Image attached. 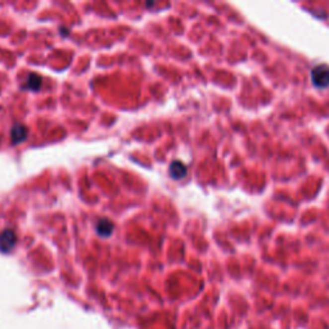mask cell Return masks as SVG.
Masks as SVG:
<instances>
[{"instance_id": "obj_1", "label": "cell", "mask_w": 329, "mask_h": 329, "mask_svg": "<svg viewBox=\"0 0 329 329\" xmlns=\"http://www.w3.org/2000/svg\"><path fill=\"white\" fill-rule=\"evenodd\" d=\"M311 81L317 87L324 89L329 86V66L319 65L311 71Z\"/></svg>"}, {"instance_id": "obj_2", "label": "cell", "mask_w": 329, "mask_h": 329, "mask_svg": "<svg viewBox=\"0 0 329 329\" xmlns=\"http://www.w3.org/2000/svg\"><path fill=\"white\" fill-rule=\"evenodd\" d=\"M16 243L17 237L12 229H5L0 233V252H10Z\"/></svg>"}, {"instance_id": "obj_3", "label": "cell", "mask_w": 329, "mask_h": 329, "mask_svg": "<svg viewBox=\"0 0 329 329\" xmlns=\"http://www.w3.org/2000/svg\"><path fill=\"white\" fill-rule=\"evenodd\" d=\"M28 135V129L26 128L25 125L22 124H16L13 125V128L10 129V140H12V144H19L22 143L23 140H26Z\"/></svg>"}, {"instance_id": "obj_4", "label": "cell", "mask_w": 329, "mask_h": 329, "mask_svg": "<svg viewBox=\"0 0 329 329\" xmlns=\"http://www.w3.org/2000/svg\"><path fill=\"white\" fill-rule=\"evenodd\" d=\"M96 233L99 234L102 238H107V237L111 236L113 233V229H115V225L108 219H100L98 223H96Z\"/></svg>"}, {"instance_id": "obj_5", "label": "cell", "mask_w": 329, "mask_h": 329, "mask_svg": "<svg viewBox=\"0 0 329 329\" xmlns=\"http://www.w3.org/2000/svg\"><path fill=\"white\" fill-rule=\"evenodd\" d=\"M186 166L180 161H174L170 164V168H168V172H170L171 177L175 179V180H179V179H183L186 175Z\"/></svg>"}, {"instance_id": "obj_6", "label": "cell", "mask_w": 329, "mask_h": 329, "mask_svg": "<svg viewBox=\"0 0 329 329\" xmlns=\"http://www.w3.org/2000/svg\"><path fill=\"white\" fill-rule=\"evenodd\" d=\"M41 85H43V79H41V76H39V75H36V74L28 75L27 80H26V84H25L26 89H28V90H32V91H37V90H40Z\"/></svg>"}]
</instances>
